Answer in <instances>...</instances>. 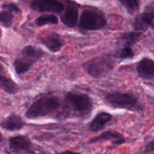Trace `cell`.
Listing matches in <instances>:
<instances>
[{"label": "cell", "mask_w": 154, "mask_h": 154, "mask_svg": "<svg viewBox=\"0 0 154 154\" xmlns=\"http://www.w3.org/2000/svg\"><path fill=\"white\" fill-rule=\"evenodd\" d=\"M45 52L32 45L26 46L21 51L20 55L15 60L14 66L17 75L26 73L36 62L44 57Z\"/></svg>", "instance_id": "7a4b0ae2"}, {"label": "cell", "mask_w": 154, "mask_h": 154, "mask_svg": "<svg viewBox=\"0 0 154 154\" xmlns=\"http://www.w3.org/2000/svg\"><path fill=\"white\" fill-rule=\"evenodd\" d=\"M40 41L51 52H59L63 46V40L60 35L53 32L40 37Z\"/></svg>", "instance_id": "8fae6325"}, {"label": "cell", "mask_w": 154, "mask_h": 154, "mask_svg": "<svg viewBox=\"0 0 154 154\" xmlns=\"http://www.w3.org/2000/svg\"><path fill=\"white\" fill-rule=\"evenodd\" d=\"M150 27H152V29H153V30L154 31V18L153 20V22H152L151 23V26H150Z\"/></svg>", "instance_id": "484cf974"}, {"label": "cell", "mask_w": 154, "mask_h": 154, "mask_svg": "<svg viewBox=\"0 0 154 154\" xmlns=\"http://www.w3.org/2000/svg\"><path fill=\"white\" fill-rule=\"evenodd\" d=\"M78 19V10L75 6L69 5L61 15V20L68 27H75Z\"/></svg>", "instance_id": "7c38bea8"}, {"label": "cell", "mask_w": 154, "mask_h": 154, "mask_svg": "<svg viewBox=\"0 0 154 154\" xmlns=\"http://www.w3.org/2000/svg\"><path fill=\"white\" fill-rule=\"evenodd\" d=\"M39 154H42V153H39Z\"/></svg>", "instance_id": "f1b7e54d"}, {"label": "cell", "mask_w": 154, "mask_h": 154, "mask_svg": "<svg viewBox=\"0 0 154 154\" xmlns=\"http://www.w3.org/2000/svg\"><path fill=\"white\" fill-rule=\"evenodd\" d=\"M0 88L8 94H15L19 90V87L11 78L0 75Z\"/></svg>", "instance_id": "9a60e30c"}, {"label": "cell", "mask_w": 154, "mask_h": 154, "mask_svg": "<svg viewBox=\"0 0 154 154\" xmlns=\"http://www.w3.org/2000/svg\"><path fill=\"white\" fill-rule=\"evenodd\" d=\"M2 8L4 10L10 11L11 12H15V13H20V10L18 8L17 5L14 4V3H8V4H5L2 5Z\"/></svg>", "instance_id": "7402d4cb"}, {"label": "cell", "mask_w": 154, "mask_h": 154, "mask_svg": "<svg viewBox=\"0 0 154 154\" xmlns=\"http://www.w3.org/2000/svg\"><path fill=\"white\" fill-rule=\"evenodd\" d=\"M60 107V100L53 96H45L33 102L26 112L28 119L43 117L55 112Z\"/></svg>", "instance_id": "6da1fadb"}, {"label": "cell", "mask_w": 154, "mask_h": 154, "mask_svg": "<svg viewBox=\"0 0 154 154\" xmlns=\"http://www.w3.org/2000/svg\"><path fill=\"white\" fill-rule=\"evenodd\" d=\"M58 22V18L54 14L42 15L35 20V23L38 26H43L47 24H57Z\"/></svg>", "instance_id": "ac0fdd59"}, {"label": "cell", "mask_w": 154, "mask_h": 154, "mask_svg": "<svg viewBox=\"0 0 154 154\" xmlns=\"http://www.w3.org/2000/svg\"><path fill=\"white\" fill-rule=\"evenodd\" d=\"M105 100L108 105L114 108L132 111H141L143 109L138 98L130 93L119 92L108 93L105 96Z\"/></svg>", "instance_id": "5b68a950"}, {"label": "cell", "mask_w": 154, "mask_h": 154, "mask_svg": "<svg viewBox=\"0 0 154 154\" xmlns=\"http://www.w3.org/2000/svg\"><path fill=\"white\" fill-rule=\"evenodd\" d=\"M2 72V67L1 64H0V74H1Z\"/></svg>", "instance_id": "83f0119b"}, {"label": "cell", "mask_w": 154, "mask_h": 154, "mask_svg": "<svg viewBox=\"0 0 154 154\" xmlns=\"http://www.w3.org/2000/svg\"><path fill=\"white\" fill-rule=\"evenodd\" d=\"M134 51L130 47H124L120 51L119 54V57L122 60H127V59H132L134 57Z\"/></svg>", "instance_id": "44dd1931"}, {"label": "cell", "mask_w": 154, "mask_h": 154, "mask_svg": "<svg viewBox=\"0 0 154 154\" xmlns=\"http://www.w3.org/2000/svg\"><path fill=\"white\" fill-rule=\"evenodd\" d=\"M2 141H3V137L2 135V134L0 133V142H2Z\"/></svg>", "instance_id": "4316f807"}, {"label": "cell", "mask_w": 154, "mask_h": 154, "mask_svg": "<svg viewBox=\"0 0 154 154\" xmlns=\"http://www.w3.org/2000/svg\"><path fill=\"white\" fill-rule=\"evenodd\" d=\"M66 102L77 117H87L93 110V100L90 96L83 93L69 92L66 96Z\"/></svg>", "instance_id": "277c9868"}, {"label": "cell", "mask_w": 154, "mask_h": 154, "mask_svg": "<svg viewBox=\"0 0 154 154\" xmlns=\"http://www.w3.org/2000/svg\"><path fill=\"white\" fill-rule=\"evenodd\" d=\"M121 138H123V136L121 134L119 133V132H113V131H107V132H102L101 135L90 139L89 143L90 144H93V143L102 141H111L112 142H114V141Z\"/></svg>", "instance_id": "2e32d148"}, {"label": "cell", "mask_w": 154, "mask_h": 154, "mask_svg": "<svg viewBox=\"0 0 154 154\" xmlns=\"http://www.w3.org/2000/svg\"><path fill=\"white\" fill-rule=\"evenodd\" d=\"M118 1L131 14L136 13L139 10L138 0H118Z\"/></svg>", "instance_id": "d6986e66"}, {"label": "cell", "mask_w": 154, "mask_h": 154, "mask_svg": "<svg viewBox=\"0 0 154 154\" xmlns=\"http://www.w3.org/2000/svg\"><path fill=\"white\" fill-rule=\"evenodd\" d=\"M25 123L23 120L17 114H11L1 123V126L3 129L11 132L20 130L23 127Z\"/></svg>", "instance_id": "5bb4252c"}, {"label": "cell", "mask_w": 154, "mask_h": 154, "mask_svg": "<svg viewBox=\"0 0 154 154\" xmlns=\"http://www.w3.org/2000/svg\"><path fill=\"white\" fill-rule=\"evenodd\" d=\"M142 36V32H129L123 33L120 37V40L123 42L125 47H132L136 42L140 40Z\"/></svg>", "instance_id": "e0dca14e"}, {"label": "cell", "mask_w": 154, "mask_h": 154, "mask_svg": "<svg viewBox=\"0 0 154 154\" xmlns=\"http://www.w3.org/2000/svg\"><path fill=\"white\" fill-rule=\"evenodd\" d=\"M60 154H81V153H74V152H71V151H65V152H63V153H62Z\"/></svg>", "instance_id": "d4e9b609"}, {"label": "cell", "mask_w": 154, "mask_h": 154, "mask_svg": "<svg viewBox=\"0 0 154 154\" xmlns=\"http://www.w3.org/2000/svg\"><path fill=\"white\" fill-rule=\"evenodd\" d=\"M154 18V11L147 10L140 14L135 17L133 23V27L137 32H145L151 26Z\"/></svg>", "instance_id": "9c48e42d"}, {"label": "cell", "mask_w": 154, "mask_h": 154, "mask_svg": "<svg viewBox=\"0 0 154 154\" xmlns=\"http://www.w3.org/2000/svg\"><path fill=\"white\" fill-rule=\"evenodd\" d=\"M30 8L38 12L61 13L64 6L58 0H32Z\"/></svg>", "instance_id": "52a82bcc"}, {"label": "cell", "mask_w": 154, "mask_h": 154, "mask_svg": "<svg viewBox=\"0 0 154 154\" xmlns=\"http://www.w3.org/2000/svg\"><path fill=\"white\" fill-rule=\"evenodd\" d=\"M138 76L144 80H151L154 78V61L147 57L143 58L137 65Z\"/></svg>", "instance_id": "30bf717a"}, {"label": "cell", "mask_w": 154, "mask_h": 154, "mask_svg": "<svg viewBox=\"0 0 154 154\" xmlns=\"http://www.w3.org/2000/svg\"><path fill=\"white\" fill-rule=\"evenodd\" d=\"M124 143H126V139L124 138H121L112 142V144L113 145H121V144H124Z\"/></svg>", "instance_id": "cb8c5ba5"}, {"label": "cell", "mask_w": 154, "mask_h": 154, "mask_svg": "<svg viewBox=\"0 0 154 154\" xmlns=\"http://www.w3.org/2000/svg\"><path fill=\"white\" fill-rule=\"evenodd\" d=\"M115 65V60L109 54H102L83 64L84 71L90 76L99 78L111 71Z\"/></svg>", "instance_id": "3957f363"}, {"label": "cell", "mask_w": 154, "mask_h": 154, "mask_svg": "<svg viewBox=\"0 0 154 154\" xmlns=\"http://www.w3.org/2000/svg\"><path fill=\"white\" fill-rule=\"evenodd\" d=\"M107 20L102 13L96 11L84 10L80 19V27L82 29L99 30L106 26Z\"/></svg>", "instance_id": "8992f818"}, {"label": "cell", "mask_w": 154, "mask_h": 154, "mask_svg": "<svg viewBox=\"0 0 154 154\" xmlns=\"http://www.w3.org/2000/svg\"><path fill=\"white\" fill-rule=\"evenodd\" d=\"M13 19V12L8 10H2L0 12V23H1L4 26H10L11 25Z\"/></svg>", "instance_id": "ffe728a7"}, {"label": "cell", "mask_w": 154, "mask_h": 154, "mask_svg": "<svg viewBox=\"0 0 154 154\" xmlns=\"http://www.w3.org/2000/svg\"><path fill=\"white\" fill-rule=\"evenodd\" d=\"M154 151V138L147 144L145 147V153H150Z\"/></svg>", "instance_id": "603a6c76"}, {"label": "cell", "mask_w": 154, "mask_h": 154, "mask_svg": "<svg viewBox=\"0 0 154 154\" xmlns=\"http://www.w3.org/2000/svg\"><path fill=\"white\" fill-rule=\"evenodd\" d=\"M9 147L13 153L17 154L29 153L31 150L32 142L27 137L17 135L10 138Z\"/></svg>", "instance_id": "ba28073f"}, {"label": "cell", "mask_w": 154, "mask_h": 154, "mask_svg": "<svg viewBox=\"0 0 154 154\" xmlns=\"http://www.w3.org/2000/svg\"><path fill=\"white\" fill-rule=\"evenodd\" d=\"M112 119V115L108 112H100L90 123V129L92 132H99L105 128V125Z\"/></svg>", "instance_id": "4fadbf2b"}]
</instances>
